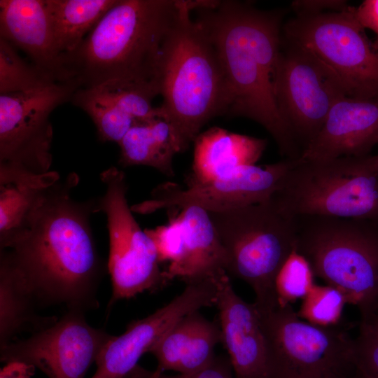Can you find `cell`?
Masks as SVG:
<instances>
[{
	"instance_id": "277c9868",
	"label": "cell",
	"mask_w": 378,
	"mask_h": 378,
	"mask_svg": "<svg viewBox=\"0 0 378 378\" xmlns=\"http://www.w3.org/2000/svg\"><path fill=\"white\" fill-rule=\"evenodd\" d=\"M200 1H183L162 44L155 80L160 115L171 125L180 153L211 119L224 114V84L209 38L191 12Z\"/></svg>"
},
{
	"instance_id": "4dcf8cb0",
	"label": "cell",
	"mask_w": 378,
	"mask_h": 378,
	"mask_svg": "<svg viewBox=\"0 0 378 378\" xmlns=\"http://www.w3.org/2000/svg\"><path fill=\"white\" fill-rule=\"evenodd\" d=\"M127 378H234L228 356H216L213 361L204 368L189 374L167 375L155 373L138 365Z\"/></svg>"
},
{
	"instance_id": "9a60e30c",
	"label": "cell",
	"mask_w": 378,
	"mask_h": 378,
	"mask_svg": "<svg viewBox=\"0 0 378 378\" xmlns=\"http://www.w3.org/2000/svg\"><path fill=\"white\" fill-rule=\"evenodd\" d=\"M215 278L186 284L183 291L147 317L132 321L124 333L112 335L98 355L91 378H127L140 358L181 317L203 307L214 306Z\"/></svg>"
},
{
	"instance_id": "e575fe53",
	"label": "cell",
	"mask_w": 378,
	"mask_h": 378,
	"mask_svg": "<svg viewBox=\"0 0 378 378\" xmlns=\"http://www.w3.org/2000/svg\"><path fill=\"white\" fill-rule=\"evenodd\" d=\"M36 368L30 364L12 361L7 363L0 370V378H31Z\"/></svg>"
},
{
	"instance_id": "52a82bcc",
	"label": "cell",
	"mask_w": 378,
	"mask_h": 378,
	"mask_svg": "<svg viewBox=\"0 0 378 378\" xmlns=\"http://www.w3.org/2000/svg\"><path fill=\"white\" fill-rule=\"evenodd\" d=\"M209 214L227 256V274L251 287L259 312L276 307L275 279L295 249V218L281 214L270 200Z\"/></svg>"
},
{
	"instance_id": "2e32d148",
	"label": "cell",
	"mask_w": 378,
	"mask_h": 378,
	"mask_svg": "<svg viewBox=\"0 0 378 378\" xmlns=\"http://www.w3.org/2000/svg\"><path fill=\"white\" fill-rule=\"evenodd\" d=\"M158 95L155 82L111 80L92 88H78L71 102L88 114L102 141L118 144L136 122L149 121L160 115L159 107L152 105Z\"/></svg>"
},
{
	"instance_id": "83f0119b",
	"label": "cell",
	"mask_w": 378,
	"mask_h": 378,
	"mask_svg": "<svg viewBox=\"0 0 378 378\" xmlns=\"http://www.w3.org/2000/svg\"><path fill=\"white\" fill-rule=\"evenodd\" d=\"M346 304L344 295L336 288L316 284L302 300L296 313L300 318L314 326L335 328L342 321Z\"/></svg>"
},
{
	"instance_id": "9c48e42d",
	"label": "cell",
	"mask_w": 378,
	"mask_h": 378,
	"mask_svg": "<svg viewBox=\"0 0 378 378\" xmlns=\"http://www.w3.org/2000/svg\"><path fill=\"white\" fill-rule=\"evenodd\" d=\"M100 178L106 190L97 202V210L102 211L107 219V268L113 288L110 304L163 288L169 283L152 239L141 228L128 204L125 173L111 167L102 172Z\"/></svg>"
},
{
	"instance_id": "74e56055",
	"label": "cell",
	"mask_w": 378,
	"mask_h": 378,
	"mask_svg": "<svg viewBox=\"0 0 378 378\" xmlns=\"http://www.w3.org/2000/svg\"><path fill=\"white\" fill-rule=\"evenodd\" d=\"M377 309H378V302H377V307H376V309H375L374 311H376ZM373 312H372V313H373Z\"/></svg>"
},
{
	"instance_id": "44dd1931",
	"label": "cell",
	"mask_w": 378,
	"mask_h": 378,
	"mask_svg": "<svg viewBox=\"0 0 378 378\" xmlns=\"http://www.w3.org/2000/svg\"><path fill=\"white\" fill-rule=\"evenodd\" d=\"M180 210L184 248L179 262L164 270L168 283L178 279L188 284L227 272V256L209 212L195 205Z\"/></svg>"
},
{
	"instance_id": "3957f363",
	"label": "cell",
	"mask_w": 378,
	"mask_h": 378,
	"mask_svg": "<svg viewBox=\"0 0 378 378\" xmlns=\"http://www.w3.org/2000/svg\"><path fill=\"white\" fill-rule=\"evenodd\" d=\"M183 1L117 0L78 48L63 56L70 80L79 88L111 80L155 82L162 44Z\"/></svg>"
},
{
	"instance_id": "7a4b0ae2",
	"label": "cell",
	"mask_w": 378,
	"mask_h": 378,
	"mask_svg": "<svg viewBox=\"0 0 378 378\" xmlns=\"http://www.w3.org/2000/svg\"><path fill=\"white\" fill-rule=\"evenodd\" d=\"M195 20L209 38L223 76L224 114L262 126L284 158L302 150L282 117L274 94L281 50V10H264L238 1H204Z\"/></svg>"
},
{
	"instance_id": "5b68a950",
	"label": "cell",
	"mask_w": 378,
	"mask_h": 378,
	"mask_svg": "<svg viewBox=\"0 0 378 378\" xmlns=\"http://www.w3.org/2000/svg\"><path fill=\"white\" fill-rule=\"evenodd\" d=\"M295 250L315 276L338 289L360 319L378 302V222L320 216L295 217Z\"/></svg>"
},
{
	"instance_id": "4fadbf2b",
	"label": "cell",
	"mask_w": 378,
	"mask_h": 378,
	"mask_svg": "<svg viewBox=\"0 0 378 378\" xmlns=\"http://www.w3.org/2000/svg\"><path fill=\"white\" fill-rule=\"evenodd\" d=\"M299 159L259 166L240 167L230 174L203 183H188L186 188L173 183L158 186L150 197L131 206L133 212L148 214L158 210L198 206L208 212L229 211L270 200Z\"/></svg>"
},
{
	"instance_id": "8d00e7d4",
	"label": "cell",
	"mask_w": 378,
	"mask_h": 378,
	"mask_svg": "<svg viewBox=\"0 0 378 378\" xmlns=\"http://www.w3.org/2000/svg\"><path fill=\"white\" fill-rule=\"evenodd\" d=\"M326 378H366L355 366L354 362L329 373Z\"/></svg>"
},
{
	"instance_id": "4316f807",
	"label": "cell",
	"mask_w": 378,
	"mask_h": 378,
	"mask_svg": "<svg viewBox=\"0 0 378 378\" xmlns=\"http://www.w3.org/2000/svg\"><path fill=\"white\" fill-rule=\"evenodd\" d=\"M57 82L33 64H28L15 48L0 37V94L23 92Z\"/></svg>"
},
{
	"instance_id": "ba28073f",
	"label": "cell",
	"mask_w": 378,
	"mask_h": 378,
	"mask_svg": "<svg viewBox=\"0 0 378 378\" xmlns=\"http://www.w3.org/2000/svg\"><path fill=\"white\" fill-rule=\"evenodd\" d=\"M282 36L318 60L347 97H378V50L353 12L295 16L282 27Z\"/></svg>"
},
{
	"instance_id": "ffe728a7",
	"label": "cell",
	"mask_w": 378,
	"mask_h": 378,
	"mask_svg": "<svg viewBox=\"0 0 378 378\" xmlns=\"http://www.w3.org/2000/svg\"><path fill=\"white\" fill-rule=\"evenodd\" d=\"M219 343L218 319L209 321L200 310L190 312L178 320L150 351L158 361L154 372L189 374L198 371L213 361L216 356L215 347Z\"/></svg>"
},
{
	"instance_id": "7402d4cb",
	"label": "cell",
	"mask_w": 378,
	"mask_h": 378,
	"mask_svg": "<svg viewBox=\"0 0 378 378\" xmlns=\"http://www.w3.org/2000/svg\"><path fill=\"white\" fill-rule=\"evenodd\" d=\"M193 144L189 183H203L227 176L240 167L255 164L267 141L213 127L200 132Z\"/></svg>"
},
{
	"instance_id": "8fae6325",
	"label": "cell",
	"mask_w": 378,
	"mask_h": 378,
	"mask_svg": "<svg viewBox=\"0 0 378 378\" xmlns=\"http://www.w3.org/2000/svg\"><path fill=\"white\" fill-rule=\"evenodd\" d=\"M75 80L23 92L0 94V169L34 174L50 171L52 111L71 101Z\"/></svg>"
},
{
	"instance_id": "d590c367",
	"label": "cell",
	"mask_w": 378,
	"mask_h": 378,
	"mask_svg": "<svg viewBox=\"0 0 378 378\" xmlns=\"http://www.w3.org/2000/svg\"><path fill=\"white\" fill-rule=\"evenodd\" d=\"M359 331L378 341V309L366 318L360 319Z\"/></svg>"
},
{
	"instance_id": "d4e9b609",
	"label": "cell",
	"mask_w": 378,
	"mask_h": 378,
	"mask_svg": "<svg viewBox=\"0 0 378 378\" xmlns=\"http://www.w3.org/2000/svg\"><path fill=\"white\" fill-rule=\"evenodd\" d=\"M118 145L119 162L123 167L148 166L174 176L173 159L179 150L171 125L161 116L136 122Z\"/></svg>"
},
{
	"instance_id": "d6986e66",
	"label": "cell",
	"mask_w": 378,
	"mask_h": 378,
	"mask_svg": "<svg viewBox=\"0 0 378 378\" xmlns=\"http://www.w3.org/2000/svg\"><path fill=\"white\" fill-rule=\"evenodd\" d=\"M0 37L57 82L70 81L46 0H1Z\"/></svg>"
},
{
	"instance_id": "603a6c76",
	"label": "cell",
	"mask_w": 378,
	"mask_h": 378,
	"mask_svg": "<svg viewBox=\"0 0 378 378\" xmlns=\"http://www.w3.org/2000/svg\"><path fill=\"white\" fill-rule=\"evenodd\" d=\"M39 307L22 271L8 250H0V348L20 333H33L54 324L56 316H41Z\"/></svg>"
},
{
	"instance_id": "f546056e",
	"label": "cell",
	"mask_w": 378,
	"mask_h": 378,
	"mask_svg": "<svg viewBox=\"0 0 378 378\" xmlns=\"http://www.w3.org/2000/svg\"><path fill=\"white\" fill-rule=\"evenodd\" d=\"M146 232L155 246L160 264L168 262L167 267H172L179 262L183 253L184 234L178 215L170 217L167 225Z\"/></svg>"
},
{
	"instance_id": "8992f818",
	"label": "cell",
	"mask_w": 378,
	"mask_h": 378,
	"mask_svg": "<svg viewBox=\"0 0 378 378\" xmlns=\"http://www.w3.org/2000/svg\"><path fill=\"white\" fill-rule=\"evenodd\" d=\"M284 216H320L378 222L376 155L303 160L270 199Z\"/></svg>"
},
{
	"instance_id": "484cf974",
	"label": "cell",
	"mask_w": 378,
	"mask_h": 378,
	"mask_svg": "<svg viewBox=\"0 0 378 378\" xmlns=\"http://www.w3.org/2000/svg\"><path fill=\"white\" fill-rule=\"evenodd\" d=\"M59 51H75L117 0H46Z\"/></svg>"
},
{
	"instance_id": "ac0fdd59",
	"label": "cell",
	"mask_w": 378,
	"mask_h": 378,
	"mask_svg": "<svg viewBox=\"0 0 378 378\" xmlns=\"http://www.w3.org/2000/svg\"><path fill=\"white\" fill-rule=\"evenodd\" d=\"M378 145V97L344 96L330 108L316 136L301 155L303 160L363 157Z\"/></svg>"
},
{
	"instance_id": "cb8c5ba5",
	"label": "cell",
	"mask_w": 378,
	"mask_h": 378,
	"mask_svg": "<svg viewBox=\"0 0 378 378\" xmlns=\"http://www.w3.org/2000/svg\"><path fill=\"white\" fill-rule=\"evenodd\" d=\"M60 178L55 171L34 174L0 169V250L20 237L47 190Z\"/></svg>"
},
{
	"instance_id": "f35d334b",
	"label": "cell",
	"mask_w": 378,
	"mask_h": 378,
	"mask_svg": "<svg viewBox=\"0 0 378 378\" xmlns=\"http://www.w3.org/2000/svg\"><path fill=\"white\" fill-rule=\"evenodd\" d=\"M376 157H377V163H378V154L376 155Z\"/></svg>"
},
{
	"instance_id": "1f68e13d",
	"label": "cell",
	"mask_w": 378,
	"mask_h": 378,
	"mask_svg": "<svg viewBox=\"0 0 378 378\" xmlns=\"http://www.w3.org/2000/svg\"><path fill=\"white\" fill-rule=\"evenodd\" d=\"M353 362L366 378H378V341L359 331L354 339Z\"/></svg>"
},
{
	"instance_id": "f1b7e54d",
	"label": "cell",
	"mask_w": 378,
	"mask_h": 378,
	"mask_svg": "<svg viewBox=\"0 0 378 378\" xmlns=\"http://www.w3.org/2000/svg\"><path fill=\"white\" fill-rule=\"evenodd\" d=\"M309 261L293 250L278 272L274 288L279 306L292 305L302 300L316 285Z\"/></svg>"
},
{
	"instance_id": "e0dca14e",
	"label": "cell",
	"mask_w": 378,
	"mask_h": 378,
	"mask_svg": "<svg viewBox=\"0 0 378 378\" xmlns=\"http://www.w3.org/2000/svg\"><path fill=\"white\" fill-rule=\"evenodd\" d=\"M215 279L221 344L234 378H269L266 343L256 307L236 293L226 272Z\"/></svg>"
},
{
	"instance_id": "30bf717a",
	"label": "cell",
	"mask_w": 378,
	"mask_h": 378,
	"mask_svg": "<svg viewBox=\"0 0 378 378\" xmlns=\"http://www.w3.org/2000/svg\"><path fill=\"white\" fill-rule=\"evenodd\" d=\"M269 378H326L353 361V340L339 327L321 328L300 318L292 305L259 312Z\"/></svg>"
},
{
	"instance_id": "d6a6232c",
	"label": "cell",
	"mask_w": 378,
	"mask_h": 378,
	"mask_svg": "<svg viewBox=\"0 0 378 378\" xmlns=\"http://www.w3.org/2000/svg\"><path fill=\"white\" fill-rule=\"evenodd\" d=\"M290 6L295 16H312L345 11L351 6L342 0H296L291 3Z\"/></svg>"
},
{
	"instance_id": "836d02e7",
	"label": "cell",
	"mask_w": 378,
	"mask_h": 378,
	"mask_svg": "<svg viewBox=\"0 0 378 378\" xmlns=\"http://www.w3.org/2000/svg\"><path fill=\"white\" fill-rule=\"evenodd\" d=\"M353 12L365 29H370L374 33L376 38L372 43L378 50V0H365L357 7L353 6Z\"/></svg>"
},
{
	"instance_id": "5bb4252c",
	"label": "cell",
	"mask_w": 378,
	"mask_h": 378,
	"mask_svg": "<svg viewBox=\"0 0 378 378\" xmlns=\"http://www.w3.org/2000/svg\"><path fill=\"white\" fill-rule=\"evenodd\" d=\"M111 337L88 323L84 312L69 310L50 326L0 348L1 361L32 365L48 378H84Z\"/></svg>"
},
{
	"instance_id": "7c38bea8",
	"label": "cell",
	"mask_w": 378,
	"mask_h": 378,
	"mask_svg": "<svg viewBox=\"0 0 378 378\" xmlns=\"http://www.w3.org/2000/svg\"><path fill=\"white\" fill-rule=\"evenodd\" d=\"M274 94L279 110L302 153L321 130L333 104L346 96L318 60L283 36Z\"/></svg>"
},
{
	"instance_id": "6da1fadb",
	"label": "cell",
	"mask_w": 378,
	"mask_h": 378,
	"mask_svg": "<svg viewBox=\"0 0 378 378\" xmlns=\"http://www.w3.org/2000/svg\"><path fill=\"white\" fill-rule=\"evenodd\" d=\"M78 181L71 173L50 186L23 232L4 250L22 271L38 306L64 304L85 313L99 307L104 266L90 223L97 202L71 197Z\"/></svg>"
}]
</instances>
